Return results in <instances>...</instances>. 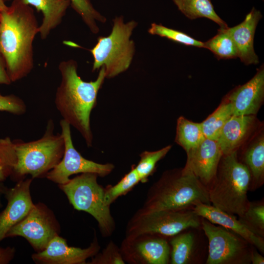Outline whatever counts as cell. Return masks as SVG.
<instances>
[{
	"instance_id": "9",
	"label": "cell",
	"mask_w": 264,
	"mask_h": 264,
	"mask_svg": "<svg viewBox=\"0 0 264 264\" xmlns=\"http://www.w3.org/2000/svg\"><path fill=\"white\" fill-rule=\"evenodd\" d=\"M201 228L208 240L206 264H249L252 245L239 235L202 218Z\"/></svg>"
},
{
	"instance_id": "20",
	"label": "cell",
	"mask_w": 264,
	"mask_h": 264,
	"mask_svg": "<svg viewBox=\"0 0 264 264\" xmlns=\"http://www.w3.org/2000/svg\"><path fill=\"white\" fill-rule=\"evenodd\" d=\"M22 0L43 14L42 22L39 27V34L43 40L46 39L51 31L61 23L70 5V0Z\"/></svg>"
},
{
	"instance_id": "31",
	"label": "cell",
	"mask_w": 264,
	"mask_h": 264,
	"mask_svg": "<svg viewBox=\"0 0 264 264\" xmlns=\"http://www.w3.org/2000/svg\"><path fill=\"white\" fill-rule=\"evenodd\" d=\"M140 181V177L132 165L131 171L126 174L122 179L113 186H108L105 189V201L106 205L110 204L119 197L130 191Z\"/></svg>"
},
{
	"instance_id": "6",
	"label": "cell",
	"mask_w": 264,
	"mask_h": 264,
	"mask_svg": "<svg viewBox=\"0 0 264 264\" xmlns=\"http://www.w3.org/2000/svg\"><path fill=\"white\" fill-rule=\"evenodd\" d=\"M137 22H125L122 16L113 20L111 31L107 36H100L90 49L93 58L92 71L103 67L106 78H113L130 67L135 52L134 42L131 39Z\"/></svg>"
},
{
	"instance_id": "1",
	"label": "cell",
	"mask_w": 264,
	"mask_h": 264,
	"mask_svg": "<svg viewBox=\"0 0 264 264\" xmlns=\"http://www.w3.org/2000/svg\"><path fill=\"white\" fill-rule=\"evenodd\" d=\"M39 27L34 10L22 0H14L0 13V53L11 82L25 77L33 68V44Z\"/></svg>"
},
{
	"instance_id": "32",
	"label": "cell",
	"mask_w": 264,
	"mask_h": 264,
	"mask_svg": "<svg viewBox=\"0 0 264 264\" xmlns=\"http://www.w3.org/2000/svg\"><path fill=\"white\" fill-rule=\"evenodd\" d=\"M148 32L150 34L165 38L185 45L204 48V42L197 40L184 32L166 27L161 24L152 23Z\"/></svg>"
},
{
	"instance_id": "28",
	"label": "cell",
	"mask_w": 264,
	"mask_h": 264,
	"mask_svg": "<svg viewBox=\"0 0 264 264\" xmlns=\"http://www.w3.org/2000/svg\"><path fill=\"white\" fill-rule=\"evenodd\" d=\"M239 219L254 232L264 238V199L249 201L243 214Z\"/></svg>"
},
{
	"instance_id": "41",
	"label": "cell",
	"mask_w": 264,
	"mask_h": 264,
	"mask_svg": "<svg viewBox=\"0 0 264 264\" xmlns=\"http://www.w3.org/2000/svg\"></svg>"
},
{
	"instance_id": "24",
	"label": "cell",
	"mask_w": 264,
	"mask_h": 264,
	"mask_svg": "<svg viewBox=\"0 0 264 264\" xmlns=\"http://www.w3.org/2000/svg\"><path fill=\"white\" fill-rule=\"evenodd\" d=\"M203 134L201 123H196L179 117L177 121L175 141L190 154L203 141Z\"/></svg>"
},
{
	"instance_id": "27",
	"label": "cell",
	"mask_w": 264,
	"mask_h": 264,
	"mask_svg": "<svg viewBox=\"0 0 264 264\" xmlns=\"http://www.w3.org/2000/svg\"><path fill=\"white\" fill-rule=\"evenodd\" d=\"M70 5L93 34L99 31L97 22L104 23L106 18L93 6L90 0H70Z\"/></svg>"
},
{
	"instance_id": "39",
	"label": "cell",
	"mask_w": 264,
	"mask_h": 264,
	"mask_svg": "<svg viewBox=\"0 0 264 264\" xmlns=\"http://www.w3.org/2000/svg\"><path fill=\"white\" fill-rule=\"evenodd\" d=\"M8 6H6L3 0H0V13L7 10Z\"/></svg>"
},
{
	"instance_id": "10",
	"label": "cell",
	"mask_w": 264,
	"mask_h": 264,
	"mask_svg": "<svg viewBox=\"0 0 264 264\" xmlns=\"http://www.w3.org/2000/svg\"><path fill=\"white\" fill-rule=\"evenodd\" d=\"M60 226L53 213L42 203L34 204L28 214L7 232L5 238H24L37 252L59 235Z\"/></svg>"
},
{
	"instance_id": "34",
	"label": "cell",
	"mask_w": 264,
	"mask_h": 264,
	"mask_svg": "<svg viewBox=\"0 0 264 264\" xmlns=\"http://www.w3.org/2000/svg\"><path fill=\"white\" fill-rule=\"evenodd\" d=\"M90 264H124L120 251L110 243L101 254L93 258Z\"/></svg>"
},
{
	"instance_id": "36",
	"label": "cell",
	"mask_w": 264,
	"mask_h": 264,
	"mask_svg": "<svg viewBox=\"0 0 264 264\" xmlns=\"http://www.w3.org/2000/svg\"><path fill=\"white\" fill-rule=\"evenodd\" d=\"M11 82L6 70L4 60L0 53V84L9 85Z\"/></svg>"
},
{
	"instance_id": "35",
	"label": "cell",
	"mask_w": 264,
	"mask_h": 264,
	"mask_svg": "<svg viewBox=\"0 0 264 264\" xmlns=\"http://www.w3.org/2000/svg\"><path fill=\"white\" fill-rule=\"evenodd\" d=\"M15 249L8 246L5 248L0 247V264H7L14 258Z\"/></svg>"
},
{
	"instance_id": "22",
	"label": "cell",
	"mask_w": 264,
	"mask_h": 264,
	"mask_svg": "<svg viewBox=\"0 0 264 264\" xmlns=\"http://www.w3.org/2000/svg\"><path fill=\"white\" fill-rule=\"evenodd\" d=\"M191 228L170 238V262L172 264H191L199 262L198 240Z\"/></svg>"
},
{
	"instance_id": "26",
	"label": "cell",
	"mask_w": 264,
	"mask_h": 264,
	"mask_svg": "<svg viewBox=\"0 0 264 264\" xmlns=\"http://www.w3.org/2000/svg\"><path fill=\"white\" fill-rule=\"evenodd\" d=\"M218 33L204 42V48L212 52L218 59H234L238 53L234 42L225 28H220Z\"/></svg>"
},
{
	"instance_id": "16",
	"label": "cell",
	"mask_w": 264,
	"mask_h": 264,
	"mask_svg": "<svg viewBox=\"0 0 264 264\" xmlns=\"http://www.w3.org/2000/svg\"><path fill=\"white\" fill-rule=\"evenodd\" d=\"M223 154L217 141L205 138L190 154L184 168L191 171L208 189Z\"/></svg>"
},
{
	"instance_id": "13",
	"label": "cell",
	"mask_w": 264,
	"mask_h": 264,
	"mask_svg": "<svg viewBox=\"0 0 264 264\" xmlns=\"http://www.w3.org/2000/svg\"><path fill=\"white\" fill-rule=\"evenodd\" d=\"M32 179L23 178L14 187L7 188L4 195L7 205L0 213V242L12 227L25 217L34 205L30 190Z\"/></svg>"
},
{
	"instance_id": "12",
	"label": "cell",
	"mask_w": 264,
	"mask_h": 264,
	"mask_svg": "<svg viewBox=\"0 0 264 264\" xmlns=\"http://www.w3.org/2000/svg\"><path fill=\"white\" fill-rule=\"evenodd\" d=\"M166 238L144 234L125 238L120 253L124 260L133 264H167L171 247Z\"/></svg>"
},
{
	"instance_id": "30",
	"label": "cell",
	"mask_w": 264,
	"mask_h": 264,
	"mask_svg": "<svg viewBox=\"0 0 264 264\" xmlns=\"http://www.w3.org/2000/svg\"><path fill=\"white\" fill-rule=\"evenodd\" d=\"M17 160L14 141L9 137L0 138V182L12 175Z\"/></svg>"
},
{
	"instance_id": "15",
	"label": "cell",
	"mask_w": 264,
	"mask_h": 264,
	"mask_svg": "<svg viewBox=\"0 0 264 264\" xmlns=\"http://www.w3.org/2000/svg\"><path fill=\"white\" fill-rule=\"evenodd\" d=\"M264 98V67L262 65L255 75L245 84L229 92L225 99L230 104L233 115H254Z\"/></svg>"
},
{
	"instance_id": "25",
	"label": "cell",
	"mask_w": 264,
	"mask_h": 264,
	"mask_svg": "<svg viewBox=\"0 0 264 264\" xmlns=\"http://www.w3.org/2000/svg\"><path fill=\"white\" fill-rule=\"evenodd\" d=\"M232 115L231 106L224 99L218 108L200 123L205 138L217 141L224 124Z\"/></svg>"
},
{
	"instance_id": "23",
	"label": "cell",
	"mask_w": 264,
	"mask_h": 264,
	"mask_svg": "<svg viewBox=\"0 0 264 264\" xmlns=\"http://www.w3.org/2000/svg\"><path fill=\"white\" fill-rule=\"evenodd\" d=\"M178 9L191 20L205 18L226 28L227 23L216 13L211 0H172Z\"/></svg>"
},
{
	"instance_id": "14",
	"label": "cell",
	"mask_w": 264,
	"mask_h": 264,
	"mask_svg": "<svg viewBox=\"0 0 264 264\" xmlns=\"http://www.w3.org/2000/svg\"><path fill=\"white\" fill-rule=\"evenodd\" d=\"M100 246L96 239L86 248L69 246L64 238L54 237L42 251L34 253L32 259L41 264H83L97 254Z\"/></svg>"
},
{
	"instance_id": "18",
	"label": "cell",
	"mask_w": 264,
	"mask_h": 264,
	"mask_svg": "<svg viewBox=\"0 0 264 264\" xmlns=\"http://www.w3.org/2000/svg\"><path fill=\"white\" fill-rule=\"evenodd\" d=\"M262 18L261 12L253 7L242 22L234 27L225 28L234 42L238 57L246 65L259 63L254 50V38L257 25Z\"/></svg>"
},
{
	"instance_id": "2",
	"label": "cell",
	"mask_w": 264,
	"mask_h": 264,
	"mask_svg": "<svg viewBox=\"0 0 264 264\" xmlns=\"http://www.w3.org/2000/svg\"><path fill=\"white\" fill-rule=\"evenodd\" d=\"M77 68V62L72 59L60 63L61 81L56 91L55 104L63 119L76 129L90 147L93 141L90 114L106 78L105 72L101 67L96 79L87 82L78 75Z\"/></svg>"
},
{
	"instance_id": "17",
	"label": "cell",
	"mask_w": 264,
	"mask_h": 264,
	"mask_svg": "<svg viewBox=\"0 0 264 264\" xmlns=\"http://www.w3.org/2000/svg\"><path fill=\"white\" fill-rule=\"evenodd\" d=\"M192 209L200 217L239 235L264 254V238L254 232L237 219L236 215L225 212L211 204L198 203Z\"/></svg>"
},
{
	"instance_id": "29",
	"label": "cell",
	"mask_w": 264,
	"mask_h": 264,
	"mask_svg": "<svg viewBox=\"0 0 264 264\" xmlns=\"http://www.w3.org/2000/svg\"><path fill=\"white\" fill-rule=\"evenodd\" d=\"M171 148V145H168L155 151H144L140 154V159L134 166L142 182L147 181L148 177L154 171L157 163L167 154Z\"/></svg>"
},
{
	"instance_id": "40",
	"label": "cell",
	"mask_w": 264,
	"mask_h": 264,
	"mask_svg": "<svg viewBox=\"0 0 264 264\" xmlns=\"http://www.w3.org/2000/svg\"><path fill=\"white\" fill-rule=\"evenodd\" d=\"M4 1H6V0H3Z\"/></svg>"
},
{
	"instance_id": "3",
	"label": "cell",
	"mask_w": 264,
	"mask_h": 264,
	"mask_svg": "<svg viewBox=\"0 0 264 264\" xmlns=\"http://www.w3.org/2000/svg\"><path fill=\"white\" fill-rule=\"evenodd\" d=\"M198 203L211 204L208 189L191 171L183 168L165 172L150 188L139 210L190 209Z\"/></svg>"
},
{
	"instance_id": "19",
	"label": "cell",
	"mask_w": 264,
	"mask_h": 264,
	"mask_svg": "<svg viewBox=\"0 0 264 264\" xmlns=\"http://www.w3.org/2000/svg\"><path fill=\"white\" fill-rule=\"evenodd\" d=\"M255 121L254 115H232L223 127L217 141L223 155L237 151Z\"/></svg>"
},
{
	"instance_id": "37",
	"label": "cell",
	"mask_w": 264,
	"mask_h": 264,
	"mask_svg": "<svg viewBox=\"0 0 264 264\" xmlns=\"http://www.w3.org/2000/svg\"><path fill=\"white\" fill-rule=\"evenodd\" d=\"M250 262L252 264H264V257L262 254H260L258 252V250L253 246L251 251Z\"/></svg>"
},
{
	"instance_id": "4",
	"label": "cell",
	"mask_w": 264,
	"mask_h": 264,
	"mask_svg": "<svg viewBox=\"0 0 264 264\" xmlns=\"http://www.w3.org/2000/svg\"><path fill=\"white\" fill-rule=\"evenodd\" d=\"M251 176L239 159L237 151L222 155L215 177L208 188L211 204L229 214L241 217L249 200Z\"/></svg>"
},
{
	"instance_id": "11",
	"label": "cell",
	"mask_w": 264,
	"mask_h": 264,
	"mask_svg": "<svg viewBox=\"0 0 264 264\" xmlns=\"http://www.w3.org/2000/svg\"><path fill=\"white\" fill-rule=\"evenodd\" d=\"M60 125L65 141V152L60 162L46 174L48 180L61 185L67 182L72 175L90 173L105 176L112 171L114 168L112 164H100L82 156L73 145L70 125L63 119Z\"/></svg>"
},
{
	"instance_id": "21",
	"label": "cell",
	"mask_w": 264,
	"mask_h": 264,
	"mask_svg": "<svg viewBox=\"0 0 264 264\" xmlns=\"http://www.w3.org/2000/svg\"><path fill=\"white\" fill-rule=\"evenodd\" d=\"M241 160L248 168L251 176L249 191L261 187L264 183V136L257 135L244 151Z\"/></svg>"
},
{
	"instance_id": "33",
	"label": "cell",
	"mask_w": 264,
	"mask_h": 264,
	"mask_svg": "<svg viewBox=\"0 0 264 264\" xmlns=\"http://www.w3.org/2000/svg\"><path fill=\"white\" fill-rule=\"evenodd\" d=\"M26 110V105L20 97L13 94L3 95L0 93V111L22 115Z\"/></svg>"
},
{
	"instance_id": "38",
	"label": "cell",
	"mask_w": 264,
	"mask_h": 264,
	"mask_svg": "<svg viewBox=\"0 0 264 264\" xmlns=\"http://www.w3.org/2000/svg\"><path fill=\"white\" fill-rule=\"evenodd\" d=\"M7 187L4 185L3 182H0V208L3 206L1 198L4 196Z\"/></svg>"
},
{
	"instance_id": "7",
	"label": "cell",
	"mask_w": 264,
	"mask_h": 264,
	"mask_svg": "<svg viewBox=\"0 0 264 264\" xmlns=\"http://www.w3.org/2000/svg\"><path fill=\"white\" fill-rule=\"evenodd\" d=\"M98 176L94 173H82L59 187L74 208L94 218L102 235L107 237L112 233L115 224L110 206L105 203V189L97 182Z\"/></svg>"
},
{
	"instance_id": "8",
	"label": "cell",
	"mask_w": 264,
	"mask_h": 264,
	"mask_svg": "<svg viewBox=\"0 0 264 264\" xmlns=\"http://www.w3.org/2000/svg\"><path fill=\"white\" fill-rule=\"evenodd\" d=\"M201 219L192 209L153 212L139 210L128 223L126 238L144 234L171 238L187 229L201 228Z\"/></svg>"
},
{
	"instance_id": "5",
	"label": "cell",
	"mask_w": 264,
	"mask_h": 264,
	"mask_svg": "<svg viewBox=\"0 0 264 264\" xmlns=\"http://www.w3.org/2000/svg\"><path fill=\"white\" fill-rule=\"evenodd\" d=\"M53 121H48L45 132L40 139L24 142L14 141L17 163L12 176L20 180L26 175L32 178L45 177L61 160L65 152V141L62 134L54 133Z\"/></svg>"
}]
</instances>
